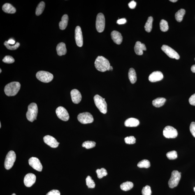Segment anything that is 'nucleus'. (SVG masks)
<instances>
[{
  "label": "nucleus",
  "mask_w": 195,
  "mask_h": 195,
  "mask_svg": "<svg viewBox=\"0 0 195 195\" xmlns=\"http://www.w3.org/2000/svg\"><path fill=\"white\" fill-rule=\"evenodd\" d=\"M94 64L96 69L102 72L108 71L111 66L108 60L103 56H98L95 61Z\"/></svg>",
  "instance_id": "nucleus-1"
},
{
  "label": "nucleus",
  "mask_w": 195,
  "mask_h": 195,
  "mask_svg": "<svg viewBox=\"0 0 195 195\" xmlns=\"http://www.w3.org/2000/svg\"><path fill=\"white\" fill-rule=\"evenodd\" d=\"M20 84L18 82H10L5 86L4 92L7 96H15L20 90Z\"/></svg>",
  "instance_id": "nucleus-2"
},
{
  "label": "nucleus",
  "mask_w": 195,
  "mask_h": 195,
  "mask_svg": "<svg viewBox=\"0 0 195 195\" xmlns=\"http://www.w3.org/2000/svg\"><path fill=\"white\" fill-rule=\"evenodd\" d=\"M38 112V107L36 103H32L28 107L26 116L28 120L32 122L36 120Z\"/></svg>",
  "instance_id": "nucleus-3"
},
{
  "label": "nucleus",
  "mask_w": 195,
  "mask_h": 195,
  "mask_svg": "<svg viewBox=\"0 0 195 195\" xmlns=\"http://www.w3.org/2000/svg\"><path fill=\"white\" fill-rule=\"evenodd\" d=\"M94 99L95 104L99 111L103 114H106L108 110L105 98H103L98 95H96L94 96Z\"/></svg>",
  "instance_id": "nucleus-4"
},
{
  "label": "nucleus",
  "mask_w": 195,
  "mask_h": 195,
  "mask_svg": "<svg viewBox=\"0 0 195 195\" xmlns=\"http://www.w3.org/2000/svg\"><path fill=\"white\" fill-rule=\"evenodd\" d=\"M16 160V155L13 151H10L7 155L4 161V167L7 170H9L12 168Z\"/></svg>",
  "instance_id": "nucleus-5"
},
{
  "label": "nucleus",
  "mask_w": 195,
  "mask_h": 195,
  "mask_svg": "<svg viewBox=\"0 0 195 195\" xmlns=\"http://www.w3.org/2000/svg\"><path fill=\"white\" fill-rule=\"evenodd\" d=\"M36 76L37 78L40 81L48 83L53 80V75L49 72L45 71H40L37 73Z\"/></svg>",
  "instance_id": "nucleus-6"
},
{
  "label": "nucleus",
  "mask_w": 195,
  "mask_h": 195,
  "mask_svg": "<svg viewBox=\"0 0 195 195\" xmlns=\"http://www.w3.org/2000/svg\"><path fill=\"white\" fill-rule=\"evenodd\" d=\"M181 177V173L175 170L172 172L171 176L168 182V185L171 188L177 187Z\"/></svg>",
  "instance_id": "nucleus-7"
},
{
  "label": "nucleus",
  "mask_w": 195,
  "mask_h": 195,
  "mask_svg": "<svg viewBox=\"0 0 195 195\" xmlns=\"http://www.w3.org/2000/svg\"><path fill=\"white\" fill-rule=\"evenodd\" d=\"M77 119L79 122L83 124L91 123L94 121L92 115L88 112L80 114L77 117Z\"/></svg>",
  "instance_id": "nucleus-8"
},
{
  "label": "nucleus",
  "mask_w": 195,
  "mask_h": 195,
  "mask_svg": "<svg viewBox=\"0 0 195 195\" xmlns=\"http://www.w3.org/2000/svg\"><path fill=\"white\" fill-rule=\"evenodd\" d=\"M105 26V19L102 13H98L96 16V28L98 32L102 33L104 30Z\"/></svg>",
  "instance_id": "nucleus-9"
},
{
  "label": "nucleus",
  "mask_w": 195,
  "mask_h": 195,
  "mask_svg": "<svg viewBox=\"0 0 195 195\" xmlns=\"http://www.w3.org/2000/svg\"><path fill=\"white\" fill-rule=\"evenodd\" d=\"M163 134L166 138H174L176 137L178 132L177 130L173 126H167L163 130Z\"/></svg>",
  "instance_id": "nucleus-10"
},
{
  "label": "nucleus",
  "mask_w": 195,
  "mask_h": 195,
  "mask_svg": "<svg viewBox=\"0 0 195 195\" xmlns=\"http://www.w3.org/2000/svg\"><path fill=\"white\" fill-rule=\"evenodd\" d=\"M161 49L163 52H164L169 57L171 58L177 60L180 59V56L178 53L168 46L163 45L161 47Z\"/></svg>",
  "instance_id": "nucleus-11"
},
{
  "label": "nucleus",
  "mask_w": 195,
  "mask_h": 195,
  "mask_svg": "<svg viewBox=\"0 0 195 195\" xmlns=\"http://www.w3.org/2000/svg\"><path fill=\"white\" fill-rule=\"evenodd\" d=\"M56 113L57 117L61 120L64 121L69 120V116L67 111L63 107L60 106L57 108Z\"/></svg>",
  "instance_id": "nucleus-12"
},
{
  "label": "nucleus",
  "mask_w": 195,
  "mask_h": 195,
  "mask_svg": "<svg viewBox=\"0 0 195 195\" xmlns=\"http://www.w3.org/2000/svg\"><path fill=\"white\" fill-rule=\"evenodd\" d=\"M29 164L34 170L41 172L43 167L39 159L36 157H31L29 160Z\"/></svg>",
  "instance_id": "nucleus-13"
},
{
  "label": "nucleus",
  "mask_w": 195,
  "mask_h": 195,
  "mask_svg": "<svg viewBox=\"0 0 195 195\" xmlns=\"http://www.w3.org/2000/svg\"><path fill=\"white\" fill-rule=\"evenodd\" d=\"M75 39L77 45L78 47H81L83 44V36L81 29L79 26H77L75 28Z\"/></svg>",
  "instance_id": "nucleus-14"
},
{
  "label": "nucleus",
  "mask_w": 195,
  "mask_h": 195,
  "mask_svg": "<svg viewBox=\"0 0 195 195\" xmlns=\"http://www.w3.org/2000/svg\"><path fill=\"white\" fill-rule=\"evenodd\" d=\"M36 175L32 173L27 174L25 176L24 182L25 185L27 187H30L35 183L36 181Z\"/></svg>",
  "instance_id": "nucleus-15"
},
{
  "label": "nucleus",
  "mask_w": 195,
  "mask_h": 195,
  "mask_svg": "<svg viewBox=\"0 0 195 195\" xmlns=\"http://www.w3.org/2000/svg\"><path fill=\"white\" fill-rule=\"evenodd\" d=\"M43 140L45 143L52 148H57L59 144L55 138L49 135L44 137Z\"/></svg>",
  "instance_id": "nucleus-16"
},
{
  "label": "nucleus",
  "mask_w": 195,
  "mask_h": 195,
  "mask_svg": "<svg viewBox=\"0 0 195 195\" xmlns=\"http://www.w3.org/2000/svg\"><path fill=\"white\" fill-rule=\"evenodd\" d=\"M163 78V75L160 71H157L153 72L149 77V81L156 82L162 80Z\"/></svg>",
  "instance_id": "nucleus-17"
},
{
  "label": "nucleus",
  "mask_w": 195,
  "mask_h": 195,
  "mask_svg": "<svg viewBox=\"0 0 195 195\" xmlns=\"http://www.w3.org/2000/svg\"><path fill=\"white\" fill-rule=\"evenodd\" d=\"M71 95L72 101L75 104H78L81 101L82 96L81 94L77 89H73L71 91Z\"/></svg>",
  "instance_id": "nucleus-18"
},
{
  "label": "nucleus",
  "mask_w": 195,
  "mask_h": 195,
  "mask_svg": "<svg viewBox=\"0 0 195 195\" xmlns=\"http://www.w3.org/2000/svg\"><path fill=\"white\" fill-rule=\"evenodd\" d=\"M135 53L137 55H143V51L146 50V47L144 44L141 43L140 41L137 42L134 47Z\"/></svg>",
  "instance_id": "nucleus-19"
},
{
  "label": "nucleus",
  "mask_w": 195,
  "mask_h": 195,
  "mask_svg": "<svg viewBox=\"0 0 195 195\" xmlns=\"http://www.w3.org/2000/svg\"><path fill=\"white\" fill-rule=\"evenodd\" d=\"M112 40L114 43L117 45H120L123 41V37L122 34L119 31H114L111 33Z\"/></svg>",
  "instance_id": "nucleus-20"
},
{
  "label": "nucleus",
  "mask_w": 195,
  "mask_h": 195,
  "mask_svg": "<svg viewBox=\"0 0 195 195\" xmlns=\"http://www.w3.org/2000/svg\"><path fill=\"white\" fill-rule=\"evenodd\" d=\"M139 124V121L138 119L134 118L128 119L124 123L125 126L126 127H136Z\"/></svg>",
  "instance_id": "nucleus-21"
},
{
  "label": "nucleus",
  "mask_w": 195,
  "mask_h": 195,
  "mask_svg": "<svg viewBox=\"0 0 195 195\" xmlns=\"http://www.w3.org/2000/svg\"><path fill=\"white\" fill-rule=\"evenodd\" d=\"M56 50L58 55L61 56L66 55V44L64 43H60L58 45Z\"/></svg>",
  "instance_id": "nucleus-22"
},
{
  "label": "nucleus",
  "mask_w": 195,
  "mask_h": 195,
  "mask_svg": "<svg viewBox=\"0 0 195 195\" xmlns=\"http://www.w3.org/2000/svg\"><path fill=\"white\" fill-rule=\"evenodd\" d=\"M3 11L6 13L13 14L16 12V9L10 3H7L2 6Z\"/></svg>",
  "instance_id": "nucleus-23"
},
{
  "label": "nucleus",
  "mask_w": 195,
  "mask_h": 195,
  "mask_svg": "<svg viewBox=\"0 0 195 195\" xmlns=\"http://www.w3.org/2000/svg\"><path fill=\"white\" fill-rule=\"evenodd\" d=\"M68 19L69 18L68 15L65 14L63 16L61 17V20L59 23L60 29L62 30H64L66 29L68 25V20H69Z\"/></svg>",
  "instance_id": "nucleus-24"
},
{
  "label": "nucleus",
  "mask_w": 195,
  "mask_h": 195,
  "mask_svg": "<svg viewBox=\"0 0 195 195\" xmlns=\"http://www.w3.org/2000/svg\"><path fill=\"white\" fill-rule=\"evenodd\" d=\"M128 77L131 83L134 84L137 81V75L136 71L133 68H131L129 70L128 72Z\"/></svg>",
  "instance_id": "nucleus-25"
},
{
  "label": "nucleus",
  "mask_w": 195,
  "mask_h": 195,
  "mask_svg": "<svg viewBox=\"0 0 195 195\" xmlns=\"http://www.w3.org/2000/svg\"><path fill=\"white\" fill-rule=\"evenodd\" d=\"M166 100L164 98H158L152 101L153 105L156 108H160L164 104Z\"/></svg>",
  "instance_id": "nucleus-26"
},
{
  "label": "nucleus",
  "mask_w": 195,
  "mask_h": 195,
  "mask_svg": "<svg viewBox=\"0 0 195 195\" xmlns=\"http://www.w3.org/2000/svg\"><path fill=\"white\" fill-rule=\"evenodd\" d=\"M185 10L183 9L179 10L175 14L176 20L179 22H181L183 20V17L185 15Z\"/></svg>",
  "instance_id": "nucleus-27"
},
{
  "label": "nucleus",
  "mask_w": 195,
  "mask_h": 195,
  "mask_svg": "<svg viewBox=\"0 0 195 195\" xmlns=\"http://www.w3.org/2000/svg\"><path fill=\"white\" fill-rule=\"evenodd\" d=\"M120 187L122 190L127 191L132 188L133 187V184L131 182H126L121 184Z\"/></svg>",
  "instance_id": "nucleus-28"
},
{
  "label": "nucleus",
  "mask_w": 195,
  "mask_h": 195,
  "mask_svg": "<svg viewBox=\"0 0 195 195\" xmlns=\"http://www.w3.org/2000/svg\"><path fill=\"white\" fill-rule=\"evenodd\" d=\"M153 21V19L152 17L150 16L148 17L145 26V31L147 32H150L152 31Z\"/></svg>",
  "instance_id": "nucleus-29"
},
{
  "label": "nucleus",
  "mask_w": 195,
  "mask_h": 195,
  "mask_svg": "<svg viewBox=\"0 0 195 195\" xmlns=\"http://www.w3.org/2000/svg\"><path fill=\"white\" fill-rule=\"evenodd\" d=\"M45 4L43 1H41L38 5L36 8V14L37 16L41 15L45 8Z\"/></svg>",
  "instance_id": "nucleus-30"
},
{
  "label": "nucleus",
  "mask_w": 195,
  "mask_h": 195,
  "mask_svg": "<svg viewBox=\"0 0 195 195\" xmlns=\"http://www.w3.org/2000/svg\"><path fill=\"white\" fill-rule=\"evenodd\" d=\"M137 166L140 168H149L150 166V163L147 160L144 159L140 161L138 163Z\"/></svg>",
  "instance_id": "nucleus-31"
},
{
  "label": "nucleus",
  "mask_w": 195,
  "mask_h": 195,
  "mask_svg": "<svg viewBox=\"0 0 195 195\" xmlns=\"http://www.w3.org/2000/svg\"><path fill=\"white\" fill-rule=\"evenodd\" d=\"M98 177L99 179L103 178L104 176H106L108 174L106 170L104 168H102L101 169H97L96 171Z\"/></svg>",
  "instance_id": "nucleus-32"
},
{
  "label": "nucleus",
  "mask_w": 195,
  "mask_h": 195,
  "mask_svg": "<svg viewBox=\"0 0 195 195\" xmlns=\"http://www.w3.org/2000/svg\"><path fill=\"white\" fill-rule=\"evenodd\" d=\"M160 27L161 31L164 32L167 31L169 29L167 22L164 20H161L160 22Z\"/></svg>",
  "instance_id": "nucleus-33"
},
{
  "label": "nucleus",
  "mask_w": 195,
  "mask_h": 195,
  "mask_svg": "<svg viewBox=\"0 0 195 195\" xmlns=\"http://www.w3.org/2000/svg\"><path fill=\"white\" fill-rule=\"evenodd\" d=\"M86 182L87 187L90 188H94L95 187L96 184L94 181L92 180V177L89 176H87L86 178Z\"/></svg>",
  "instance_id": "nucleus-34"
},
{
  "label": "nucleus",
  "mask_w": 195,
  "mask_h": 195,
  "mask_svg": "<svg viewBox=\"0 0 195 195\" xmlns=\"http://www.w3.org/2000/svg\"><path fill=\"white\" fill-rule=\"evenodd\" d=\"M96 145V143L94 141H86L82 143V146L87 149H90L93 148Z\"/></svg>",
  "instance_id": "nucleus-35"
},
{
  "label": "nucleus",
  "mask_w": 195,
  "mask_h": 195,
  "mask_svg": "<svg viewBox=\"0 0 195 195\" xmlns=\"http://www.w3.org/2000/svg\"><path fill=\"white\" fill-rule=\"evenodd\" d=\"M4 45L9 50H16L20 46V44L19 43H17L15 45H11L9 44L7 41H6L4 43Z\"/></svg>",
  "instance_id": "nucleus-36"
},
{
  "label": "nucleus",
  "mask_w": 195,
  "mask_h": 195,
  "mask_svg": "<svg viewBox=\"0 0 195 195\" xmlns=\"http://www.w3.org/2000/svg\"><path fill=\"white\" fill-rule=\"evenodd\" d=\"M166 156L168 159L170 160L175 159L177 158V152L176 151H172L167 153Z\"/></svg>",
  "instance_id": "nucleus-37"
},
{
  "label": "nucleus",
  "mask_w": 195,
  "mask_h": 195,
  "mask_svg": "<svg viewBox=\"0 0 195 195\" xmlns=\"http://www.w3.org/2000/svg\"><path fill=\"white\" fill-rule=\"evenodd\" d=\"M125 141L128 144H133L136 143V138L134 136H131L126 137L124 139Z\"/></svg>",
  "instance_id": "nucleus-38"
},
{
  "label": "nucleus",
  "mask_w": 195,
  "mask_h": 195,
  "mask_svg": "<svg viewBox=\"0 0 195 195\" xmlns=\"http://www.w3.org/2000/svg\"><path fill=\"white\" fill-rule=\"evenodd\" d=\"M142 195H151L152 191L150 186L146 185L142 189Z\"/></svg>",
  "instance_id": "nucleus-39"
},
{
  "label": "nucleus",
  "mask_w": 195,
  "mask_h": 195,
  "mask_svg": "<svg viewBox=\"0 0 195 195\" xmlns=\"http://www.w3.org/2000/svg\"><path fill=\"white\" fill-rule=\"evenodd\" d=\"M3 61L8 64H11L14 62L15 59L11 56L7 55L5 56L3 59Z\"/></svg>",
  "instance_id": "nucleus-40"
},
{
  "label": "nucleus",
  "mask_w": 195,
  "mask_h": 195,
  "mask_svg": "<svg viewBox=\"0 0 195 195\" xmlns=\"http://www.w3.org/2000/svg\"><path fill=\"white\" fill-rule=\"evenodd\" d=\"M190 130L193 136L195 138V122H192L190 126Z\"/></svg>",
  "instance_id": "nucleus-41"
},
{
  "label": "nucleus",
  "mask_w": 195,
  "mask_h": 195,
  "mask_svg": "<svg viewBox=\"0 0 195 195\" xmlns=\"http://www.w3.org/2000/svg\"><path fill=\"white\" fill-rule=\"evenodd\" d=\"M46 195H61L60 192L57 190H52L47 193Z\"/></svg>",
  "instance_id": "nucleus-42"
},
{
  "label": "nucleus",
  "mask_w": 195,
  "mask_h": 195,
  "mask_svg": "<svg viewBox=\"0 0 195 195\" xmlns=\"http://www.w3.org/2000/svg\"><path fill=\"white\" fill-rule=\"evenodd\" d=\"M189 102L191 105L195 106V93L192 95L189 98Z\"/></svg>",
  "instance_id": "nucleus-43"
},
{
  "label": "nucleus",
  "mask_w": 195,
  "mask_h": 195,
  "mask_svg": "<svg viewBox=\"0 0 195 195\" xmlns=\"http://www.w3.org/2000/svg\"><path fill=\"white\" fill-rule=\"evenodd\" d=\"M136 2L134 1H131L128 4V6L131 9H134L136 7Z\"/></svg>",
  "instance_id": "nucleus-44"
},
{
  "label": "nucleus",
  "mask_w": 195,
  "mask_h": 195,
  "mask_svg": "<svg viewBox=\"0 0 195 195\" xmlns=\"http://www.w3.org/2000/svg\"><path fill=\"white\" fill-rule=\"evenodd\" d=\"M126 19L125 18H122L119 19V20L117 21V24H118L119 25L124 24H126Z\"/></svg>",
  "instance_id": "nucleus-45"
},
{
  "label": "nucleus",
  "mask_w": 195,
  "mask_h": 195,
  "mask_svg": "<svg viewBox=\"0 0 195 195\" xmlns=\"http://www.w3.org/2000/svg\"><path fill=\"white\" fill-rule=\"evenodd\" d=\"M8 43L10 45H15V41L14 40L12 39H10L7 41Z\"/></svg>",
  "instance_id": "nucleus-46"
},
{
  "label": "nucleus",
  "mask_w": 195,
  "mask_h": 195,
  "mask_svg": "<svg viewBox=\"0 0 195 195\" xmlns=\"http://www.w3.org/2000/svg\"><path fill=\"white\" fill-rule=\"evenodd\" d=\"M191 69L193 72L195 73V65H193L191 66Z\"/></svg>",
  "instance_id": "nucleus-47"
},
{
  "label": "nucleus",
  "mask_w": 195,
  "mask_h": 195,
  "mask_svg": "<svg viewBox=\"0 0 195 195\" xmlns=\"http://www.w3.org/2000/svg\"><path fill=\"white\" fill-rule=\"evenodd\" d=\"M113 70V67H112V66H110V67L109 68L108 71H112V70Z\"/></svg>",
  "instance_id": "nucleus-48"
},
{
  "label": "nucleus",
  "mask_w": 195,
  "mask_h": 195,
  "mask_svg": "<svg viewBox=\"0 0 195 195\" xmlns=\"http://www.w3.org/2000/svg\"><path fill=\"white\" fill-rule=\"evenodd\" d=\"M170 1H171V2L175 3L177 2V1H177V0H170Z\"/></svg>",
  "instance_id": "nucleus-49"
},
{
  "label": "nucleus",
  "mask_w": 195,
  "mask_h": 195,
  "mask_svg": "<svg viewBox=\"0 0 195 195\" xmlns=\"http://www.w3.org/2000/svg\"><path fill=\"white\" fill-rule=\"evenodd\" d=\"M0 128H1V123H0Z\"/></svg>",
  "instance_id": "nucleus-50"
},
{
  "label": "nucleus",
  "mask_w": 195,
  "mask_h": 195,
  "mask_svg": "<svg viewBox=\"0 0 195 195\" xmlns=\"http://www.w3.org/2000/svg\"><path fill=\"white\" fill-rule=\"evenodd\" d=\"M12 195H16L15 193H13V194H12Z\"/></svg>",
  "instance_id": "nucleus-51"
},
{
  "label": "nucleus",
  "mask_w": 195,
  "mask_h": 195,
  "mask_svg": "<svg viewBox=\"0 0 195 195\" xmlns=\"http://www.w3.org/2000/svg\"><path fill=\"white\" fill-rule=\"evenodd\" d=\"M1 69H0V73H1Z\"/></svg>",
  "instance_id": "nucleus-52"
},
{
  "label": "nucleus",
  "mask_w": 195,
  "mask_h": 195,
  "mask_svg": "<svg viewBox=\"0 0 195 195\" xmlns=\"http://www.w3.org/2000/svg\"><path fill=\"white\" fill-rule=\"evenodd\" d=\"M194 191H195V187H194Z\"/></svg>",
  "instance_id": "nucleus-53"
},
{
  "label": "nucleus",
  "mask_w": 195,
  "mask_h": 195,
  "mask_svg": "<svg viewBox=\"0 0 195 195\" xmlns=\"http://www.w3.org/2000/svg\"></svg>",
  "instance_id": "nucleus-54"
}]
</instances>
